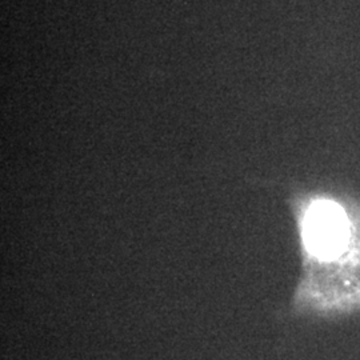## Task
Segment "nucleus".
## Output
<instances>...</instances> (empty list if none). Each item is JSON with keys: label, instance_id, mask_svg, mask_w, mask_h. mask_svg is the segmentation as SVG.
Instances as JSON below:
<instances>
[{"label": "nucleus", "instance_id": "f257e3e1", "mask_svg": "<svg viewBox=\"0 0 360 360\" xmlns=\"http://www.w3.org/2000/svg\"><path fill=\"white\" fill-rule=\"evenodd\" d=\"M302 275L296 314L340 316L360 311V199L330 191H296Z\"/></svg>", "mask_w": 360, "mask_h": 360}]
</instances>
